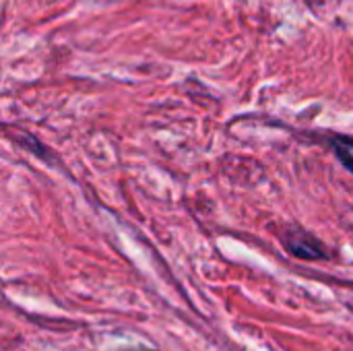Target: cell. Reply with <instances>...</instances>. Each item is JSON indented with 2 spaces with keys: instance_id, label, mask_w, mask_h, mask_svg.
Here are the masks:
<instances>
[{
  "instance_id": "6da1fadb",
  "label": "cell",
  "mask_w": 353,
  "mask_h": 351,
  "mask_svg": "<svg viewBox=\"0 0 353 351\" xmlns=\"http://www.w3.org/2000/svg\"><path fill=\"white\" fill-rule=\"evenodd\" d=\"M285 248L302 261H321L327 257L323 244L304 232H290L285 236Z\"/></svg>"
},
{
  "instance_id": "7a4b0ae2",
  "label": "cell",
  "mask_w": 353,
  "mask_h": 351,
  "mask_svg": "<svg viewBox=\"0 0 353 351\" xmlns=\"http://www.w3.org/2000/svg\"><path fill=\"white\" fill-rule=\"evenodd\" d=\"M331 145H333V149H335V155H337V159L350 170L353 174V139L352 137H343V134H339V137H335L333 141H331Z\"/></svg>"
},
{
  "instance_id": "3957f363",
  "label": "cell",
  "mask_w": 353,
  "mask_h": 351,
  "mask_svg": "<svg viewBox=\"0 0 353 351\" xmlns=\"http://www.w3.org/2000/svg\"><path fill=\"white\" fill-rule=\"evenodd\" d=\"M147 351H149V350H147Z\"/></svg>"
}]
</instances>
